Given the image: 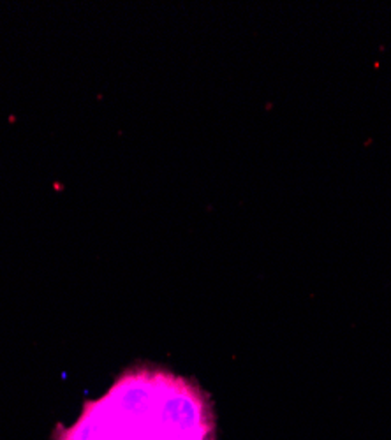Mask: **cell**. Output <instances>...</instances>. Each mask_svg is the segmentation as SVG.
Instances as JSON below:
<instances>
[{"label":"cell","mask_w":391,"mask_h":440,"mask_svg":"<svg viewBox=\"0 0 391 440\" xmlns=\"http://www.w3.org/2000/svg\"><path fill=\"white\" fill-rule=\"evenodd\" d=\"M55 440H215V416L198 384L136 367L85 404L76 423L56 428Z\"/></svg>","instance_id":"obj_1"}]
</instances>
